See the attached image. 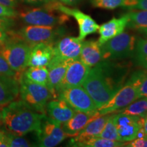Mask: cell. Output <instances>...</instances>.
I'll list each match as a JSON object with an SVG mask.
<instances>
[{
  "mask_svg": "<svg viewBox=\"0 0 147 147\" xmlns=\"http://www.w3.org/2000/svg\"><path fill=\"white\" fill-rule=\"evenodd\" d=\"M131 64L103 59L91 67L82 87L93 99L97 109L109 102L127 80Z\"/></svg>",
  "mask_w": 147,
  "mask_h": 147,
  "instance_id": "6da1fadb",
  "label": "cell"
},
{
  "mask_svg": "<svg viewBox=\"0 0 147 147\" xmlns=\"http://www.w3.org/2000/svg\"><path fill=\"white\" fill-rule=\"evenodd\" d=\"M1 115L4 131L21 136L38 131L46 115L33 110L22 100L12 101L5 105Z\"/></svg>",
  "mask_w": 147,
  "mask_h": 147,
  "instance_id": "7a4b0ae2",
  "label": "cell"
},
{
  "mask_svg": "<svg viewBox=\"0 0 147 147\" xmlns=\"http://www.w3.org/2000/svg\"><path fill=\"white\" fill-rule=\"evenodd\" d=\"M147 69H139L131 74L123 87L109 102L97 109L101 115L119 112L138 100V91Z\"/></svg>",
  "mask_w": 147,
  "mask_h": 147,
  "instance_id": "3957f363",
  "label": "cell"
},
{
  "mask_svg": "<svg viewBox=\"0 0 147 147\" xmlns=\"http://www.w3.org/2000/svg\"><path fill=\"white\" fill-rule=\"evenodd\" d=\"M9 38L0 47V54L12 70L23 72L28 67V61L32 45L20 38L17 33L8 30Z\"/></svg>",
  "mask_w": 147,
  "mask_h": 147,
  "instance_id": "277c9868",
  "label": "cell"
},
{
  "mask_svg": "<svg viewBox=\"0 0 147 147\" xmlns=\"http://www.w3.org/2000/svg\"><path fill=\"white\" fill-rule=\"evenodd\" d=\"M52 1L45 3L41 8L22 10L18 14L19 17L25 23L32 25L57 27L67 23L69 16L55 8Z\"/></svg>",
  "mask_w": 147,
  "mask_h": 147,
  "instance_id": "5b68a950",
  "label": "cell"
},
{
  "mask_svg": "<svg viewBox=\"0 0 147 147\" xmlns=\"http://www.w3.org/2000/svg\"><path fill=\"white\" fill-rule=\"evenodd\" d=\"M19 92L25 104L38 113L46 115L47 105L53 97L47 86L29 81L23 75L19 81Z\"/></svg>",
  "mask_w": 147,
  "mask_h": 147,
  "instance_id": "8992f818",
  "label": "cell"
},
{
  "mask_svg": "<svg viewBox=\"0 0 147 147\" xmlns=\"http://www.w3.org/2000/svg\"><path fill=\"white\" fill-rule=\"evenodd\" d=\"M136 37L123 32L101 45L103 59L123 60L133 55Z\"/></svg>",
  "mask_w": 147,
  "mask_h": 147,
  "instance_id": "52a82bcc",
  "label": "cell"
},
{
  "mask_svg": "<svg viewBox=\"0 0 147 147\" xmlns=\"http://www.w3.org/2000/svg\"><path fill=\"white\" fill-rule=\"evenodd\" d=\"M36 134L38 140L37 146L41 147L56 146L67 138L62 129L61 124L47 115L42 120Z\"/></svg>",
  "mask_w": 147,
  "mask_h": 147,
  "instance_id": "ba28073f",
  "label": "cell"
},
{
  "mask_svg": "<svg viewBox=\"0 0 147 147\" xmlns=\"http://www.w3.org/2000/svg\"><path fill=\"white\" fill-rule=\"evenodd\" d=\"M57 97L65 100L76 111L87 114L97 112V108L93 99L81 86L64 89L59 93Z\"/></svg>",
  "mask_w": 147,
  "mask_h": 147,
  "instance_id": "9c48e42d",
  "label": "cell"
},
{
  "mask_svg": "<svg viewBox=\"0 0 147 147\" xmlns=\"http://www.w3.org/2000/svg\"><path fill=\"white\" fill-rule=\"evenodd\" d=\"M20 38L34 45L38 43H53L54 40L63 34V29L55 26L29 25L17 32Z\"/></svg>",
  "mask_w": 147,
  "mask_h": 147,
  "instance_id": "30bf717a",
  "label": "cell"
},
{
  "mask_svg": "<svg viewBox=\"0 0 147 147\" xmlns=\"http://www.w3.org/2000/svg\"><path fill=\"white\" fill-rule=\"evenodd\" d=\"M114 121L119 141L126 142L138 138L140 130L142 127L143 118L117 112L114 116Z\"/></svg>",
  "mask_w": 147,
  "mask_h": 147,
  "instance_id": "8fae6325",
  "label": "cell"
},
{
  "mask_svg": "<svg viewBox=\"0 0 147 147\" xmlns=\"http://www.w3.org/2000/svg\"><path fill=\"white\" fill-rule=\"evenodd\" d=\"M53 5L55 8L57 9L63 13L69 16H73L76 20L79 27V36L78 38L82 41L90 34H94L99 29V25L95 22L91 16L84 14L78 9H73L65 6L61 3L53 1Z\"/></svg>",
  "mask_w": 147,
  "mask_h": 147,
  "instance_id": "7c38bea8",
  "label": "cell"
},
{
  "mask_svg": "<svg viewBox=\"0 0 147 147\" xmlns=\"http://www.w3.org/2000/svg\"><path fill=\"white\" fill-rule=\"evenodd\" d=\"M82 41L76 37H64L54 44V57L61 61H71L78 59Z\"/></svg>",
  "mask_w": 147,
  "mask_h": 147,
  "instance_id": "4fadbf2b",
  "label": "cell"
},
{
  "mask_svg": "<svg viewBox=\"0 0 147 147\" xmlns=\"http://www.w3.org/2000/svg\"><path fill=\"white\" fill-rule=\"evenodd\" d=\"M91 67L84 64L80 59L70 61L64 77L59 87V93L66 88L81 86L87 78Z\"/></svg>",
  "mask_w": 147,
  "mask_h": 147,
  "instance_id": "5bb4252c",
  "label": "cell"
},
{
  "mask_svg": "<svg viewBox=\"0 0 147 147\" xmlns=\"http://www.w3.org/2000/svg\"><path fill=\"white\" fill-rule=\"evenodd\" d=\"M70 61H61L53 57L47 67L49 69L47 87L50 90L54 99L58 97L59 87L63 80L66 69Z\"/></svg>",
  "mask_w": 147,
  "mask_h": 147,
  "instance_id": "9a60e30c",
  "label": "cell"
},
{
  "mask_svg": "<svg viewBox=\"0 0 147 147\" xmlns=\"http://www.w3.org/2000/svg\"><path fill=\"white\" fill-rule=\"evenodd\" d=\"M100 115L98 111L93 114L76 111L71 119L61 124L62 129L67 138H74L78 135L89 123Z\"/></svg>",
  "mask_w": 147,
  "mask_h": 147,
  "instance_id": "2e32d148",
  "label": "cell"
},
{
  "mask_svg": "<svg viewBox=\"0 0 147 147\" xmlns=\"http://www.w3.org/2000/svg\"><path fill=\"white\" fill-rule=\"evenodd\" d=\"M47 112L50 118L63 124L73 117L76 110L63 99L57 97L48 102Z\"/></svg>",
  "mask_w": 147,
  "mask_h": 147,
  "instance_id": "e0dca14e",
  "label": "cell"
},
{
  "mask_svg": "<svg viewBox=\"0 0 147 147\" xmlns=\"http://www.w3.org/2000/svg\"><path fill=\"white\" fill-rule=\"evenodd\" d=\"M55 43H38L32 45L28 66H47L54 57Z\"/></svg>",
  "mask_w": 147,
  "mask_h": 147,
  "instance_id": "ac0fdd59",
  "label": "cell"
},
{
  "mask_svg": "<svg viewBox=\"0 0 147 147\" xmlns=\"http://www.w3.org/2000/svg\"><path fill=\"white\" fill-rule=\"evenodd\" d=\"M127 23L128 18L125 14L120 18H113L110 21L102 24L98 29L100 34L99 44L102 45L108 40L123 32Z\"/></svg>",
  "mask_w": 147,
  "mask_h": 147,
  "instance_id": "d6986e66",
  "label": "cell"
},
{
  "mask_svg": "<svg viewBox=\"0 0 147 147\" xmlns=\"http://www.w3.org/2000/svg\"><path fill=\"white\" fill-rule=\"evenodd\" d=\"M111 114L112 113H109L106 114V115H100L92 120L79 133L77 136L71 138L69 144L71 146H75L78 143L87 140L91 138L98 136L99 134L102 131L103 128L106 125Z\"/></svg>",
  "mask_w": 147,
  "mask_h": 147,
  "instance_id": "ffe728a7",
  "label": "cell"
},
{
  "mask_svg": "<svg viewBox=\"0 0 147 147\" xmlns=\"http://www.w3.org/2000/svg\"><path fill=\"white\" fill-rule=\"evenodd\" d=\"M79 59L89 67H93L102 61L101 45L98 41L93 40H83Z\"/></svg>",
  "mask_w": 147,
  "mask_h": 147,
  "instance_id": "44dd1931",
  "label": "cell"
},
{
  "mask_svg": "<svg viewBox=\"0 0 147 147\" xmlns=\"http://www.w3.org/2000/svg\"><path fill=\"white\" fill-rule=\"evenodd\" d=\"M19 93V82L14 77L0 74V106L15 100Z\"/></svg>",
  "mask_w": 147,
  "mask_h": 147,
  "instance_id": "7402d4cb",
  "label": "cell"
},
{
  "mask_svg": "<svg viewBox=\"0 0 147 147\" xmlns=\"http://www.w3.org/2000/svg\"><path fill=\"white\" fill-rule=\"evenodd\" d=\"M23 75L29 81L47 87L49 69L47 66H31L25 69Z\"/></svg>",
  "mask_w": 147,
  "mask_h": 147,
  "instance_id": "603a6c76",
  "label": "cell"
},
{
  "mask_svg": "<svg viewBox=\"0 0 147 147\" xmlns=\"http://www.w3.org/2000/svg\"><path fill=\"white\" fill-rule=\"evenodd\" d=\"M119 112L123 114L144 118L147 115V97H142L134 101Z\"/></svg>",
  "mask_w": 147,
  "mask_h": 147,
  "instance_id": "cb8c5ba5",
  "label": "cell"
},
{
  "mask_svg": "<svg viewBox=\"0 0 147 147\" xmlns=\"http://www.w3.org/2000/svg\"><path fill=\"white\" fill-rule=\"evenodd\" d=\"M132 57L138 65L147 69V38H139L136 40Z\"/></svg>",
  "mask_w": 147,
  "mask_h": 147,
  "instance_id": "d4e9b609",
  "label": "cell"
},
{
  "mask_svg": "<svg viewBox=\"0 0 147 147\" xmlns=\"http://www.w3.org/2000/svg\"><path fill=\"white\" fill-rule=\"evenodd\" d=\"M126 14L128 18L127 27L136 30L147 27V10H131Z\"/></svg>",
  "mask_w": 147,
  "mask_h": 147,
  "instance_id": "484cf974",
  "label": "cell"
},
{
  "mask_svg": "<svg viewBox=\"0 0 147 147\" xmlns=\"http://www.w3.org/2000/svg\"><path fill=\"white\" fill-rule=\"evenodd\" d=\"M125 142L112 140L100 137H93L87 140L78 143L75 146L82 147H121L125 146Z\"/></svg>",
  "mask_w": 147,
  "mask_h": 147,
  "instance_id": "4316f807",
  "label": "cell"
},
{
  "mask_svg": "<svg viewBox=\"0 0 147 147\" xmlns=\"http://www.w3.org/2000/svg\"><path fill=\"white\" fill-rule=\"evenodd\" d=\"M115 113H112L111 115H110V117L108 119L106 125H104V128H103L102 131H101V133L97 137L112 140L119 141L117 127H116L115 121H114V116H115Z\"/></svg>",
  "mask_w": 147,
  "mask_h": 147,
  "instance_id": "83f0119b",
  "label": "cell"
},
{
  "mask_svg": "<svg viewBox=\"0 0 147 147\" xmlns=\"http://www.w3.org/2000/svg\"><path fill=\"white\" fill-rule=\"evenodd\" d=\"M3 131V139L8 147H29L34 146L30 141L21 136H16Z\"/></svg>",
  "mask_w": 147,
  "mask_h": 147,
  "instance_id": "f1b7e54d",
  "label": "cell"
},
{
  "mask_svg": "<svg viewBox=\"0 0 147 147\" xmlns=\"http://www.w3.org/2000/svg\"><path fill=\"white\" fill-rule=\"evenodd\" d=\"M124 1L125 0H91L93 7L106 10H115L119 7H123Z\"/></svg>",
  "mask_w": 147,
  "mask_h": 147,
  "instance_id": "f546056e",
  "label": "cell"
},
{
  "mask_svg": "<svg viewBox=\"0 0 147 147\" xmlns=\"http://www.w3.org/2000/svg\"><path fill=\"white\" fill-rule=\"evenodd\" d=\"M123 7L129 10H147V0H125Z\"/></svg>",
  "mask_w": 147,
  "mask_h": 147,
  "instance_id": "4dcf8cb0",
  "label": "cell"
},
{
  "mask_svg": "<svg viewBox=\"0 0 147 147\" xmlns=\"http://www.w3.org/2000/svg\"><path fill=\"white\" fill-rule=\"evenodd\" d=\"M16 73V71L12 70L2 55L0 54V74L9 77H14Z\"/></svg>",
  "mask_w": 147,
  "mask_h": 147,
  "instance_id": "1f68e13d",
  "label": "cell"
},
{
  "mask_svg": "<svg viewBox=\"0 0 147 147\" xmlns=\"http://www.w3.org/2000/svg\"><path fill=\"white\" fill-rule=\"evenodd\" d=\"M125 146L127 147H147V137L136 138L133 140L126 142Z\"/></svg>",
  "mask_w": 147,
  "mask_h": 147,
  "instance_id": "d6a6232c",
  "label": "cell"
},
{
  "mask_svg": "<svg viewBox=\"0 0 147 147\" xmlns=\"http://www.w3.org/2000/svg\"><path fill=\"white\" fill-rule=\"evenodd\" d=\"M16 15H17V12L13 8L5 6L0 3V16L13 18L16 17Z\"/></svg>",
  "mask_w": 147,
  "mask_h": 147,
  "instance_id": "836d02e7",
  "label": "cell"
},
{
  "mask_svg": "<svg viewBox=\"0 0 147 147\" xmlns=\"http://www.w3.org/2000/svg\"><path fill=\"white\" fill-rule=\"evenodd\" d=\"M144 97H147V72L138 91V99Z\"/></svg>",
  "mask_w": 147,
  "mask_h": 147,
  "instance_id": "e575fe53",
  "label": "cell"
},
{
  "mask_svg": "<svg viewBox=\"0 0 147 147\" xmlns=\"http://www.w3.org/2000/svg\"><path fill=\"white\" fill-rule=\"evenodd\" d=\"M13 25L14 22L12 18L10 17H6V16H0V27L9 29V28L13 26Z\"/></svg>",
  "mask_w": 147,
  "mask_h": 147,
  "instance_id": "d590c367",
  "label": "cell"
},
{
  "mask_svg": "<svg viewBox=\"0 0 147 147\" xmlns=\"http://www.w3.org/2000/svg\"><path fill=\"white\" fill-rule=\"evenodd\" d=\"M8 29L0 27V47L3 45L9 38Z\"/></svg>",
  "mask_w": 147,
  "mask_h": 147,
  "instance_id": "8d00e7d4",
  "label": "cell"
},
{
  "mask_svg": "<svg viewBox=\"0 0 147 147\" xmlns=\"http://www.w3.org/2000/svg\"><path fill=\"white\" fill-rule=\"evenodd\" d=\"M21 1L31 5H44L54 0H21Z\"/></svg>",
  "mask_w": 147,
  "mask_h": 147,
  "instance_id": "74e56055",
  "label": "cell"
},
{
  "mask_svg": "<svg viewBox=\"0 0 147 147\" xmlns=\"http://www.w3.org/2000/svg\"><path fill=\"white\" fill-rule=\"evenodd\" d=\"M0 3L5 6L14 8L17 5L16 0H0Z\"/></svg>",
  "mask_w": 147,
  "mask_h": 147,
  "instance_id": "f35d334b",
  "label": "cell"
},
{
  "mask_svg": "<svg viewBox=\"0 0 147 147\" xmlns=\"http://www.w3.org/2000/svg\"><path fill=\"white\" fill-rule=\"evenodd\" d=\"M141 131L142 132L143 136L147 137V115L143 118V124L142 127L141 128Z\"/></svg>",
  "mask_w": 147,
  "mask_h": 147,
  "instance_id": "ab89813d",
  "label": "cell"
},
{
  "mask_svg": "<svg viewBox=\"0 0 147 147\" xmlns=\"http://www.w3.org/2000/svg\"><path fill=\"white\" fill-rule=\"evenodd\" d=\"M61 1L66 5H74L78 4V3L79 2H80L82 0H61Z\"/></svg>",
  "mask_w": 147,
  "mask_h": 147,
  "instance_id": "60d3db41",
  "label": "cell"
},
{
  "mask_svg": "<svg viewBox=\"0 0 147 147\" xmlns=\"http://www.w3.org/2000/svg\"><path fill=\"white\" fill-rule=\"evenodd\" d=\"M0 147H8L3 139V135L0 137Z\"/></svg>",
  "mask_w": 147,
  "mask_h": 147,
  "instance_id": "b9f144b4",
  "label": "cell"
},
{
  "mask_svg": "<svg viewBox=\"0 0 147 147\" xmlns=\"http://www.w3.org/2000/svg\"><path fill=\"white\" fill-rule=\"evenodd\" d=\"M138 31L141 34L144 35L145 36L147 37V27H145V28H142V29H137Z\"/></svg>",
  "mask_w": 147,
  "mask_h": 147,
  "instance_id": "7bdbcfd3",
  "label": "cell"
},
{
  "mask_svg": "<svg viewBox=\"0 0 147 147\" xmlns=\"http://www.w3.org/2000/svg\"><path fill=\"white\" fill-rule=\"evenodd\" d=\"M3 130H0V137L3 135Z\"/></svg>",
  "mask_w": 147,
  "mask_h": 147,
  "instance_id": "ee69618b",
  "label": "cell"
},
{
  "mask_svg": "<svg viewBox=\"0 0 147 147\" xmlns=\"http://www.w3.org/2000/svg\"><path fill=\"white\" fill-rule=\"evenodd\" d=\"M0 123L1 124V112H0Z\"/></svg>",
  "mask_w": 147,
  "mask_h": 147,
  "instance_id": "f6af8a7d",
  "label": "cell"
}]
</instances>
